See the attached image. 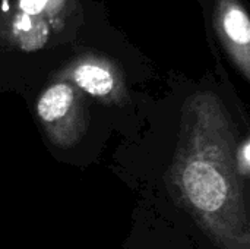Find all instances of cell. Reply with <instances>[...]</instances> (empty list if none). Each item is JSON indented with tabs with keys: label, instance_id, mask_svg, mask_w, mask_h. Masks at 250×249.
<instances>
[{
	"label": "cell",
	"instance_id": "cell-7",
	"mask_svg": "<svg viewBox=\"0 0 250 249\" xmlns=\"http://www.w3.org/2000/svg\"><path fill=\"white\" fill-rule=\"evenodd\" d=\"M47 4H48V0H21L19 1L22 12L29 16H37L45 9Z\"/></svg>",
	"mask_w": 250,
	"mask_h": 249
},
{
	"label": "cell",
	"instance_id": "cell-6",
	"mask_svg": "<svg viewBox=\"0 0 250 249\" xmlns=\"http://www.w3.org/2000/svg\"><path fill=\"white\" fill-rule=\"evenodd\" d=\"M233 163L237 175L249 183L250 178V139L249 136H245L242 141H237L234 154H233Z\"/></svg>",
	"mask_w": 250,
	"mask_h": 249
},
{
	"label": "cell",
	"instance_id": "cell-2",
	"mask_svg": "<svg viewBox=\"0 0 250 249\" xmlns=\"http://www.w3.org/2000/svg\"><path fill=\"white\" fill-rule=\"evenodd\" d=\"M37 116L48 139L60 148L75 145L86 129V113L76 90L67 82L44 90L37 101Z\"/></svg>",
	"mask_w": 250,
	"mask_h": 249
},
{
	"label": "cell",
	"instance_id": "cell-3",
	"mask_svg": "<svg viewBox=\"0 0 250 249\" xmlns=\"http://www.w3.org/2000/svg\"><path fill=\"white\" fill-rule=\"evenodd\" d=\"M72 78L78 88L95 98H108L116 90L113 73L97 63H82L76 66Z\"/></svg>",
	"mask_w": 250,
	"mask_h": 249
},
{
	"label": "cell",
	"instance_id": "cell-4",
	"mask_svg": "<svg viewBox=\"0 0 250 249\" xmlns=\"http://www.w3.org/2000/svg\"><path fill=\"white\" fill-rule=\"evenodd\" d=\"M13 35L23 50L34 51L45 44L48 37V26L44 19L29 16L22 12L13 21Z\"/></svg>",
	"mask_w": 250,
	"mask_h": 249
},
{
	"label": "cell",
	"instance_id": "cell-1",
	"mask_svg": "<svg viewBox=\"0 0 250 249\" xmlns=\"http://www.w3.org/2000/svg\"><path fill=\"white\" fill-rule=\"evenodd\" d=\"M236 144L231 116L215 95L186 104L166 182L217 249H250L249 183L234 169Z\"/></svg>",
	"mask_w": 250,
	"mask_h": 249
},
{
	"label": "cell",
	"instance_id": "cell-5",
	"mask_svg": "<svg viewBox=\"0 0 250 249\" xmlns=\"http://www.w3.org/2000/svg\"><path fill=\"white\" fill-rule=\"evenodd\" d=\"M224 29L229 35V38L239 44V45H248L250 41V23L248 15L239 9L231 7L226 16H224Z\"/></svg>",
	"mask_w": 250,
	"mask_h": 249
}]
</instances>
